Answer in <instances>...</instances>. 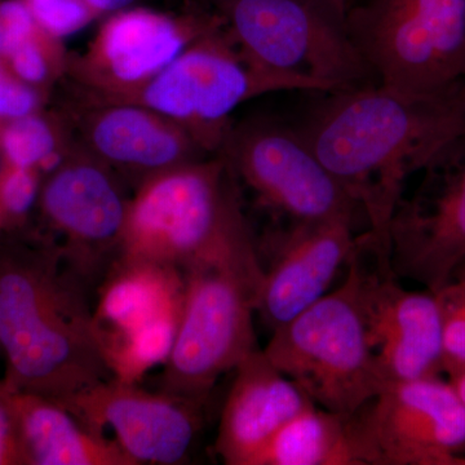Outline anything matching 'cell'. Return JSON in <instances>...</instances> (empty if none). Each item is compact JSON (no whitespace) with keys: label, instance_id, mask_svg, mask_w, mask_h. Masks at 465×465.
<instances>
[{"label":"cell","instance_id":"cell-27","mask_svg":"<svg viewBox=\"0 0 465 465\" xmlns=\"http://www.w3.org/2000/svg\"><path fill=\"white\" fill-rule=\"evenodd\" d=\"M39 27L24 0H0V60L5 61Z\"/></svg>","mask_w":465,"mask_h":465},{"label":"cell","instance_id":"cell-17","mask_svg":"<svg viewBox=\"0 0 465 465\" xmlns=\"http://www.w3.org/2000/svg\"><path fill=\"white\" fill-rule=\"evenodd\" d=\"M360 240L353 216L290 223L275 234L256 311L265 326L274 331L326 295Z\"/></svg>","mask_w":465,"mask_h":465},{"label":"cell","instance_id":"cell-31","mask_svg":"<svg viewBox=\"0 0 465 465\" xmlns=\"http://www.w3.org/2000/svg\"><path fill=\"white\" fill-rule=\"evenodd\" d=\"M329 2H331L332 5H336V7H339L341 9H344V11H347V0H329Z\"/></svg>","mask_w":465,"mask_h":465},{"label":"cell","instance_id":"cell-29","mask_svg":"<svg viewBox=\"0 0 465 465\" xmlns=\"http://www.w3.org/2000/svg\"><path fill=\"white\" fill-rule=\"evenodd\" d=\"M97 18L134 7L140 0H84Z\"/></svg>","mask_w":465,"mask_h":465},{"label":"cell","instance_id":"cell-8","mask_svg":"<svg viewBox=\"0 0 465 465\" xmlns=\"http://www.w3.org/2000/svg\"><path fill=\"white\" fill-rule=\"evenodd\" d=\"M295 90L317 88L302 79L255 69L223 25L192 43L148 84L97 99L127 101L154 110L183 127L208 154H217L231 131L232 113L241 104L271 92Z\"/></svg>","mask_w":465,"mask_h":465},{"label":"cell","instance_id":"cell-30","mask_svg":"<svg viewBox=\"0 0 465 465\" xmlns=\"http://www.w3.org/2000/svg\"><path fill=\"white\" fill-rule=\"evenodd\" d=\"M445 374L448 375V381L451 382L465 405V362L449 367L445 370Z\"/></svg>","mask_w":465,"mask_h":465},{"label":"cell","instance_id":"cell-26","mask_svg":"<svg viewBox=\"0 0 465 465\" xmlns=\"http://www.w3.org/2000/svg\"><path fill=\"white\" fill-rule=\"evenodd\" d=\"M51 94L21 81L0 60V122L11 121L45 109Z\"/></svg>","mask_w":465,"mask_h":465},{"label":"cell","instance_id":"cell-25","mask_svg":"<svg viewBox=\"0 0 465 465\" xmlns=\"http://www.w3.org/2000/svg\"><path fill=\"white\" fill-rule=\"evenodd\" d=\"M42 29L58 39L81 32L96 20L84 0H24Z\"/></svg>","mask_w":465,"mask_h":465},{"label":"cell","instance_id":"cell-3","mask_svg":"<svg viewBox=\"0 0 465 465\" xmlns=\"http://www.w3.org/2000/svg\"><path fill=\"white\" fill-rule=\"evenodd\" d=\"M182 311L162 390L206 402L216 381L256 351L253 313L264 269L252 232L183 272Z\"/></svg>","mask_w":465,"mask_h":465},{"label":"cell","instance_id":"cell-1","mask_svg":"<svg viewBox=\"0 0 465 465\" xmlns=\"http://www.w3.org/2000/svg\"><path fill=\"white\" fill-rule=\"evenodd\" d=\"M90 291L38 229L0 228V347L9 390L64 405L115 378Z\"/></svg>","mask_w":465,"mask_h":465},{"label":"cell","instance_id":"cell-9","mask_svg":"<svg viewBox=\"0 0 465 465\" xmlns=\"http://www.w3.org/2000/svg\"><path fill=\"white\" fill-rule=\"evenodd\" d=\"M127 183L73 142L66 157L42 183L39 232L92 290L118 264L131 197Z\"/></svg>","mask_w":465,"mask_h":465},{"label":"cell","instance_id":"cell-6","mask_svg":"<svg viewBox=\"0 0 465 465\" xmlns=\"http://www.w3.org/2000/svg\"><path fill=\"white\" fill-rule=\"evenodd\" d=\"M244 60L321 92L366 85L372 74L351 42L347 11L329 0H208Z\"/></svg>","mask_w":465,"mask_h":465},{"label":"cell","instance_id":"cell-12","mask_svg":"<svg viewBox=\"0 0 465 465\" xmlns=\"http://www.w3.org/2000/svg\"><path fill=\"white\" fill-rule=\"evenodd\" d=\"M356 421L367 465H465V405L440 375L385 385Z\"/></svg>","mask_w":465,"mask_h":465},{"label":"cell","instance_id":"cell-10","mask_svg":"<svg viewBox=\"0 0 465 465\" xmlns=\"http://www.w3.org/2000/svg\"><path fill=\"white\" fill-rule=\"evenodd\" d=\"M220 153L238 180L290 223L356 217L361 210L298 128L268 119L232 125Z\"/></svg>","mask_w":465,"mask_h":465},{"label":"cell","instance_id":"cell-2","mask_svg":"<svg viewBox=\"0 0 465 465\" xmlns=\"http://www.w3.org/2000/svg\"><path fill=\"white\" fill-rule=\"evenodd\" d=\"M298 130L363 211L372 243L388 258V228L406 180L465 134L464 84L436 97L381 84L331 92Z\"/></svg>","mask_w":465,"mask_h":465},{"label":"cell","instance_id":"cell-16","mask_svg":"<svg viewBox=\"0 0 465 465\" xmlns=\"http://www.w3.org/2000/svg\"><path fill=\"white\" fill-rule=\"evenodd\" d=\"M369 237V235H367ZM366 237L363 311L367 341L385 385L443 372L442 317L436 293L401 286Z\"/></svg>","mask_w":465,"mask_h":465},{"label":"cell","instance_id":"cell-24","mask_svg":"<svg viewBox=\"0 0 465 465\" xmlns=\"http://www.w3.org/2000/svg\"><path fill=\"white\" fill-rule=\"evenodd\" d=\"M443 327V372L465 362V262L436 292Z\"/></svg>","mask_w":465,"mask_h":465},{"label":"cell","instance_id":"cell-14","mask_svg":"<svg viewBox=\"0 0 465 465\" xmlns=\"http://www.w3.org/2000/svg\"><path fill=\"white\" fill-rule=\"evenodd\" d=\"M72 96L58 112L73 142L131 188L213 155L179 124L140 104L97 99L74 88Z\"/></svg>","mask_w":465,"mask_h":465},{"label":"cell","instance_id":"cell-33","mask_svg":"<svg viewBox=\"0 0 465 465\" xmlns=\"http://www.w3.org/2000/svg\"><path fill=\"white\" fill-rule=\"evenodd\" d=\"M0 351H2V347H0Z\"/></svg>","mask_w":465,"mask_h":465},{"label":"cell","instance_id":"cell-18","mask_svg":"<svg viewBox=\"0 0 465 465\" xmlns=\"http://www.w3.org/2000/svg\"><path fill=\"white\" fill-rule=\"evenodd\" d=\"M234 372L215 451L225 464L255 465L281 428L314 403L262 349L244 358Z\"/></svg>","mask_w":465,"mask_h":465},{"label":"cell","instance_id":"cell-5","mask_svg":"<svg viewBox=\"0 0 465 465\" xmlns=\"http://www.w3.org/2000/svg\"><path fill=\"white\" fill-rule=\"evenodd\" d=\"M366 234L338 289L273 331L264 351L314 405L354 415L385 387L367 341L363 311Z\"/></svg>","mask_w":465,"mask_h":465},{"label":"cell","instance_id":"cell-7","mask_svg":"<svg viewBox=\"0 0 465 465\" xmlns=\"http://www.w3.org/2000/svg\"><path fill=\"white\" fill-rule=\"evenodd\" d=\"M351 42L379 84L436 97L465 79V0H369L347 11Z\"/></svg>","mask_w":465,"mask_h":465},{"label":"cell","instance_id":"cell-32","mask_svg":"<svg viewBox=\"0 0 465 465\" xmlns=\"http://www.w3.org/2000/svg\"><path fill=\"white\" fill-rule=\"evenodd\" d=\"M464 94H465V79H464Z\"/></svg>","mask_w":465,"mask_h":465},{"label":"cell","instance_id":"cell-11","mask_svg":"<svg viewBox=\"0 0 465 465\" xmlns=\"http://www.w3.org/2000/svg\"><path fill=\"white\" fill-rule=\"evenodd\" d=\"M225 25L217 12L194 5L180 12L146 7L110 15L81 54H70L66 78L74 90L114 97L148 84L192 43Z\"/></svg>","mask_w":465,"mask_h":465},{"label":"cell","instance_id":"cell-13","mask_svg":"<svg viewBox=\"0 0 465 465\" xmlns=\"http://www.w3.org/2000/svg\"><path fill=\"white\" fill-rule=\"evenodd\" d=\"M388 228V262L396 277L442 289L465 262V134L424 168Z\"/></svg>","mask_w":465,"mask_h":465},{"label":"cell","instance_id":"cell-20","mask_svg":"<svg viewBox=\"0 0 465 465\" xmlns=\"http://www.w3.org/2000/svg\"><path fill=\"white\" fill-rule=\"evenodd\" d=\"M255 465H367L356 414L309 406L281 428Z\"/></svg>","mask_w":465,"mask_h":465},{"label":"cell","instance_id":"cell-15","mask_svg":"<svg viewBox=\"0 0 465 465\" xmlns=\"http://www.w3.org/2000/svg\"><path fill=\"white\" fill-rule=\"evenodd\" d=\"M204 402L150 393L134 381L110 379L76 394L63 406L94 432L114 430L134 464H185L201 432Z\"/></svg>","mask_w":465,"mask_h":465},{"label":"cell","instance_id":"cell-28","mask_svg":"<svg viewBox=\"0 0 465 465\" xmlns=\"http://www.w3.org/2000/svg\"><path fill=\"white\" fill-rule=\"evenodd\" d=\"M0 465H26L12 391L0 381Z\"/></svg>","mask_w":465,"mask_h":465},{"label":"cell","instance_id":"cell-4","mask_svg":"<svg viewBox=\"0 0 465 465\" xmlns=\"http://www.w3.org/2000/svg\"><path fill=\"white\" fill-rule=\"evenodd\" d=\"M249 232L237 174L217 153L134 189L119 262L183 273Z\"/></svg>","mask_w":465,"mask_h":465},{"label":"cell","instance_id":"cell-22","mask_svg":"<svg viewBox=\"0 0 465 465\" xmlns=\"http://www.w3.org/2000/svg\"><path fill=\"white\" fill-rule=\"evenodd\" d=\"M69 57L63 39L39 27L5 63L21 81L51 94L52 88L66 78Z\"/></svg>","mask_w":465,"mask_h":465},{"label":"cell","instance_id":"cell-21","mask_svg":"<svg viewBox=\"0 0 465 465\" xmlns=\"http://www.w3.org/2000/svg\"><path fill=\"white\" fill-rule=\"evenodd\" d=\"M73 146L72 133L58 110L0 122V159L14 166L35 168L43 179L64 161Z\"/></svg>","mask_w":465,"mask_h":465},{"label":"cell","instance_id":"cell-19","mask_svg":"<svg viewBox=\"0 0 465 465\" xmlns=\"http://www.w3.org/2000/svg\"><path fill=\"white\" fill-rule=\"evenodd\" d=\"M12 401L26 465H136L116 440L92 430L65 406L17 391Z\"/></svg>","mask_w":465,"mask_h":465},{"label":"cell","instance_id":"cell-23","mask_svg":"<svg viewBox=\"0 0 465 465\" xmlns=\"http://www.w3.org/2000/svg\"><path fill=\"white\" fill-rule=\"evenodd\" d=\"M43 176L35 168L0 164V228L30 225V215L38 206Z\"/></svg>","mask_w":465,"mask_h":465}]
</instances>
